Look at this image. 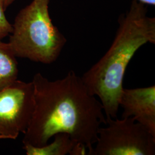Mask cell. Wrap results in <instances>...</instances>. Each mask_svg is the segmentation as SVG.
<instances>
[{"instance_id": "9", "label": "cell", "mask_w": 155, "mask_h": 155, "mask_svg": "<svg viewBox=\"0 0 155 155\" xmlns=\"http://www.w3.org/2000/svg\"><path fill=\"white\" fill-rule=\"evenodd\" d=\"M5 11V9L0 1V41L11 34L13 30L12 25L6 17Z\"/></svg>"}, {"instance_id": "7", "label": "cell", "mask_w": 155, "mask_h": 155, "mask_svg": "<svg viewBox=\"0 0 155 155\" xmlns=\"http://www.w3.org/2000/svg\"><path fill=\"white\" fill-rule=\"evenodd\" d=\"M54 140L51 144L41 147L24 145L23 149L27 155H85L86 147L71 139L69 134L59 133L54 135Z\"/></svg>"}, {"instance_id": "3", "label": "cell", "mask_w": 155, "mask_h": 155, "mask_svg": "<svg viewBox=\"0 0 155 155\" xmlns=\"http://www.w3.org/2000/svg\"><path fill=\"white\" fill-rule=\"evenodd\" d=\"M51 0H33L17 15L9 44L16 57L50 64L55 61L67 40L50 16Z\"/></svg>"}, {"instance_id": "11", "label": "cell", "mask_w": 155, "mask_h": 155, "mask_svg": "<svg viewBox=\"0 0 155 155\" xmlns=\"http://www.w3.org/2000/svg\"><path fill=\"white\" fill-rule=\"evenodd\" d=\"M143 4H147L150 5H155V0H137Z\"/></svg>"}, {"instance_id": "10", "label": "cell", "mask_w": 155, "mask_h": 155, "mask_svg": "<svg viewBox=\"0 0 155 155\" xmlns=\"http://www.w3.org/2000/svg\"><path fill=\"white\" fill-rule=\"evenodd\" d=\"M1 2H2V5L4 6L5 9L6 10V9L9 6L11 5L15 1V0H0Z\"/></svg>"}, {"instance_id": "4", "label": "cell", "mask_w": 155, "mask_h": 155, "mask_svg": "<svg viewBox=\"0 0 155 155\" xmlns=\"http://www.w3.org/2000/svg\"><path fill=\"white\" fill-rule=\"evenodd\" d=\"M90 155H154L155 137L133 117L106 120Z\"/></svg>"}, {"instance_id": "2", "label": "cell", "mask_w": 155, "mask_h": 155, "mask_svg": "<svg viewBox=\"0 0 155 155\" xmlns=\"http://www.w3.org/2000/svg\"><path fill=\"white\" fill-rule=\"evenodd\" d=\"M155 43V18L148 17L144 4L134 0L105 54L81 77L90 93L100 98L106 120L117 118L127 66L144 45Z\"/></svg>"}, {"instance_id": "8", "label": "cell", "mask_w": 155, "mask_h": 155, "mask_svg": "<svg viewBox=\"0 0 155 155\" xmlns=\"http://www.w3.org/2000/svg\"><path fill=\"white\" fill-rule=\"evenodd\" d=\"M16 58L9 43L0 41V91L17 80Z\"/></svg>"}, {"instance_id": "1", "label": "cell", "mask_w": 155, "mask_h": 155, "mask_svg": "<svg viewBox=\"0 0 155 155\" xmlns=\"http://www.w3.org/2000/svg\"><path fill=\"white\" fill-rule=\"evenodd\" d=\"M32 82L35 106L23 144L41 147L56 134L67 133L90 155L106 119L102 104L90 93L81 77L71 70L65 77L51 81L38 72Z\"/></svg>"}, {"instance_id": "5", "label": "cell", "mask_w": 155, "mask_h": 155, "mask_svg": "<svg viewBox=\"0 0 155 155\" xmlns=\"http://www.w3.org/2000/svg\"><path fill=\"white\" fill-rule=\"evenodd\" d=\"M35 106L32 82L19 80L0 91V140L25 133Z\"/></svg>"}, {"instance_id": "6", "label": "cell", "mask_w": 155, "mask_h": 155, "mask_svg": "<svg viewBox=\"0 0 155 155\" xmlns=\"http://www.w3.org/2000/svg\"><path fill=\"white\" fill-rule=\"evenodd\" d=\"M122 118L133 117L155 137V86L123 89L120 100Z\"/></svg>"}]
</instances>
